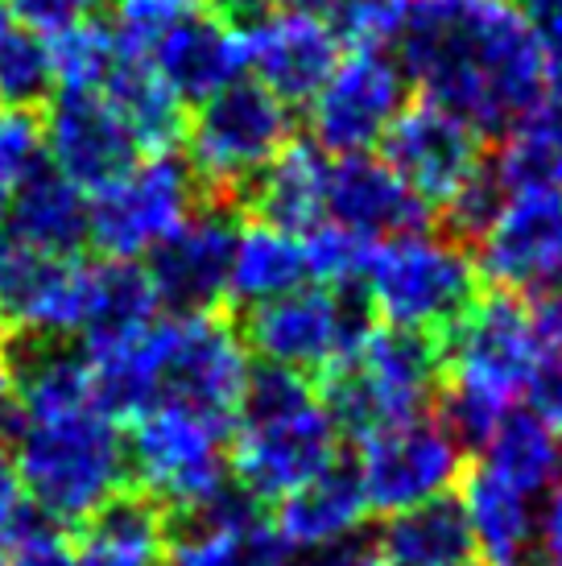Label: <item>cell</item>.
I'll return each instance as SVG.
<instances>
[{"mask_svg": "<svg viewBox=\"0 0 562 566\" xmlns=\"http://www.w3.org/2000/svg\"><path fill=\"white\" fill-rule=\"evenodd\" d=\"M397 63L422 99L480 137H500L547 95V54L513 0H414Z\"/></svg>", "mask_w": 562, "mask_h": 566, "instance_id": "6da1fadb", "label": "cell"}, {"mask_svg": "<svg viewBox=\"0 0 562 566\" xmlns=\"http://www.w3.org/2000/svg\"><path fill=\"white\" fill-rule=\"evenodd\" d=\"M87 364L95 401L116 422H133L154 406H187L236 426L252 373L240 331L219 315H162L145 335L95 352Z\"/></svg>", "mask_w": 562, "mask_h": 566, "instance_id": "7a4b0ae2", "label": "cell"}, {"mask_svg": "<svg viewBox=\"0 0 562 566\" xmlns=\"http://www.w3.org/2000/svg\"><path fill=\"white\" fill-rule=\"evenodd\" d=\"M0 442L9 447L30 509L50 525H87L128 488L125 430L95 397L54 409H0Z\"/></svg>", "mask_w": 562, "mask_h": 566, "instance_id": "3957f363", "label": "cell"}, {"mask_svg": "<svg viewBox=\"0 0 562 566\" xmlns=\"http://www.w3.org/2000/svg\"><path fill=\"white\" fill-rule=\"evenodd\" d=\"M344 430L311 377L261 364L249 373L232 426V480L252 501H281L340 463Z\"/></svg>", "mask_w": 562, "mask_h": 566, "instance_id": "277c9868", "label": "cell"}, {"mask_svg": "<svg viewBox=\"0 0 562 566\" xmlns=\"http://www.w3.org/2000/svg\"><path fill=\"white\" fill-rule=\"evenodd\" d=\"M443 344L447 394L438 418L464 447H480L525 401L542 352L538 315L525 298L497 290L476 302Z\"/></svg>", "mask_w": 562, "mask_h": 566, "instance_id": "5b68a950", "label": "cell"}, {"mask_svg": "<svg viewBox=\"0 0 562 566\" xmlns=\"http://www.w3.org/2000/svg\"><path fill=\"white\" fill-rule=\"evenodd\" d=\"M480 282L476 252H468L464 240L414 228L376 244L360 285L381 327L447 339L455 323L480 302Z\"/></svg>", "mask_w": 562, "mask_h": 566, "instance_id": "8992f818", "label": "cell"}, {"mask_svg": "<svg viewBox=\"0 0 562 566\" xmlns=\"http://www.w3.org/2000/svg\"><path fill=\"white\" fill-rule=\"evenodd\" d=\"M443 352L426 335L393 327H368L347 360L327 373L323 401L335 422L352 439H368L376 430L430 413Z\"/></svg>", "mask_w": 562, "mask_h": 566, "instance_id": "52a82bcc", "label": "cell"}, {"mask_svg": "<svg viewBox=\"0 0 562 566\" xmlns=\"http://www.w3.org/2000/svg\"><path fill=\"white\" fill-rule=\"evenodd\" d=\"M128 480L162 513H190L232 488V426L187 406H154L125 430Z\"/></svg>", "mask_w": 562, "mask_h": 566, "instance_id": "ba28073f", "label": "cell"}, {"mask_svg": "<svg viewBox=\"0 0 562 566\" xmlns=\"http://www.w3.org/2000/svg\"><path fill=\"white\" fill-rule=\"evenodd\" d=\"M294 108L249 75L204 99L187 120V166L216 199H232L266 174V166L294 142Z\"/></svg>", "mask_w": 562, "mask_h": 566, "instance_id": "9c48e42d", "label": "cell"}, {"mask_svg": "<svg viewBox=\"0 0 562 566\" xmlns=\"http://www.w3.org/2000/svg\"><path fill=\"white\" fill-rule=\"evenodd\" d=\"M199 178L174 154H145L87 195L92 244L108 261H149L199 211Z\"/></svg>", "mask_w": 562, "mask_h": 566, "instance_id": "30bf717a", "label": "cell"}, {"mask_svg": "<svg viewBox=\"0 0 562 566\" xmlns=\"http://www.w3.org/2000/svg\"><path fill=\"white\" fill-rule=\"evenodd\" d=\"M464 451L468 447L455 439L438 413H422L360 439L352 472L364 488L368 509L393 517L459 492L468 475Z\"/></svg>", "mask_w": 562, "mask_h": 566, "instance_id": "8fae6325", "label": "cell"}, {"mask_svg": "<svg viewBox=\"0 0 562 566\" xmlns=\"http://www.w3.org/2000/svg\"><path fill=\"white\" fill-rule=\"evenodd\" d=\"M368 331L364 311L347 290L306 282L281 294L273 302H261L244 315L240 339L261 364L290 368L302 377L340 368L347 352L360 344V335Z\"/></svg>", "mask_w": 562, "mask_h": 566, "instance_id": "7c38bea8", "label": "cell"}, {"mask_svg": "<svg viewBox=\"0 0 562 566\" xmlns=\"http://www.w3.org/2000/svg\"><path fill=\"white\" fill-rule=\"evenodd\" d=\"M409 80L389 50H347L311 104V142L331 154H373L406 112Z\"/></svg>", "mask_w": 562, "mask_h": 566, "instance_id": "4fadbf2b", "label": "cell"}, {"mask_svg": "<svg viewBox=\"0 0 562 566\" xmlns=\"http://www.w3.org/2000/svg\"><path fill=\"white\" fill-rule=\"evenodd\" d=\"M476 265L500 294H547L562 273V195L504 190L497 216L476 237Z\"/></svg>", "mask_w": 562, "mask_h": 566, "instance_id": "5bb4252c", "label": "cell"}, {"mask_svg": "<svg viewBox=\"0 0 562 566\" xmlns=\"http://www.w3.org/2000/svg\"><path fill=\"white\" fill-rule=\"evenodd\" d=\"M485 137L447 108L430 99L406 104L381 142V158L389 161L397 178L418 195L426 211L451 203L464 187H471L485 166Z\"/></svg>", "mask_w": 562, "mask_h": 566, "instance_id": "9a60e30c", "label": "cell"}, {"mask_svg": "<svg viewBox=\"0 0 562 566\" xmlns=\"http://www.w3.org/2000/svg\"><path fill=\"white\" fill-rule=\"evenodd\" d=\"M244 75L273 92L285 108H306L344 59V42L327 17L261 9L240 25Z\"/></svg>", "mask_w": 562, "mask_h": 566, "instance_id": "2e32d148", "label": "cell"}, {"mask_svg": "<svg viewBox=\"0 0 562 566\" xmlns=\"http://www.w3.org/2000/svg\"><path fill=\"white\" fill-rule=\"evenodd\" d=\"M92 265L79 256L13 249L0 265V318L25 344H63L83 331Z\"/></svg>", "mask_w": 562, "mask_h": 566, "instance_id": "e0dca14e", "label": "cell"}, {"mask_svg": "<svg viewBox=\"0 0 562 566\" xmlns=\"http://www.w3.org/2000/svg\"><path fill=\"white\" fill-rule=\"evenodd\" d=\"M236 232L223 207L204 203L145 261L166 315H216L219 302H228Z\"/></svg>", "mask_w": 562, "mask_h": 566, "instance_id": "ac0fdd59", "label": "cell"}, {"mask_svg": "<svg viewBox=\"0 0 562 566\" xmlns=\"http://www.w3.org/2000/svg\"><path fill=\"white\" fill-rule=\"evenodd\" d=\"M240 484L223 488L207 504L178 513L170 530V566H294L273 517Z\"/></svg>", "mask_w": 562, "mask_h": 566, "instance_id": "d6986e66", "label": "cell"}, {"mask_svg": "<svg viewBox=\"0 0 562 566\" xmlns=\"http://www.w3.org/2000/svg\"><path fill=\"white\" fill-rule=\"evenodd\" d=\"M42 128L50 170L63 174L66 182H75L87 195L145 158L104 92H54Z\"/></svg>", "mask_w": 562, "mask_h": 566, "instance_id": "ffe728a7", "label": "cell"}, {"mask_svg": "<svg viewBox=\"0 0 562 566\" xmlns=\"http://www.w3.org/2000/svg\"><path fill=\"white\" fill-rule=\"evenodd\" d=\"M183 104H204L216 92L244 80V42L240 25L216 9H183L149 59Z\"/></svg>", "mask_w": 562, "mask_h": 566, "instance_id": "44dd1931", "label": "cell"}, {"mask_svg": "<svg viewBox=\"0 0 562 566\" xmlns=\"http://www.w3.org/2000/svg\"><path fill=\"white\" fill-rule=\"evenodd\" d=\"M327 220L381 244L422 228L426 203L381 154H347V158H331Z\"/></svg>", "mask_w": 562, "mask_h": 566, "instance_id": "7402d4cb", "label": "cell"}, {"mask_svg": "<svg viewBox=\"0 0 562 566\" xmlns=\"http://www.w3.org/2000/svg\"><path fill=\"white\" fill-rule=\"evenodd\" d=\"M273 513L281 542L302 558V554H319L331 546L356 542L360 525L368 517V501L360 488L352 468H327V472L311 475L306 484L285 492Z\"/></svg>", "mask_w": 562, "mask_h": 566, "instance_id": "603a6c76", "label": "cell"}, {"mask_svg": "<svg viewBox=\"0 0 562 566\" xmlns=\"http://www.w3.org/2000/svg\"><path fill=\"white\" fill-rule=\"evenodd\" d=\"M327 187L331 154H323L314 142H290L244 195H249L257 220L306 237L311 228L327 220Z\"/></svg>", "mask_w": 562, "mask_h": 566, "instance_id": "cb8c5ba5", "label": "cell"}, {"mask_svg": "<svg viewBox=\"0 0 562 566\" xmlns=\"http://www.w3.org/2000/svg\"><path fill=\"white\" fill-rule=\"evenodd\" d=\"M162 311L149 269L140 261H104L92 265V290H87V315H83V352H108L128 339H137L154 327Z\"/></svg>", "mask_w": 562, "mask_h": 566, "instance_id": "d4e9b609", "label": "cell"}, {"mask_svg": "<svg viewBox=\"0 0 562 566\" xmlns=\"http://www.w3.org/2000/svg\"><path fill=\"white\" fill-rule=\"evenodd\" d=\"M459 513L468 521L480 558L492 566H513L533 551L538 537V504L517 488L500 484L485 468H471L459 484Z\"/></svg>", "mask_w": 562, "mask_h": 566, "instance_id": "484cf974", "label": "cell"}, {"mask_svg": "<svg viewBox=\"0 0 562 566\" xmlns=\"http://www.w3.org/2000/svg\"><path fill=\"white\" fill-rule=\"evenodd\" d=\"M4 220L13 228L17 249L75 256L79 244L92 237V207L87 190L66 182L63 174L42 170L25 190L4 203Z\"/></svg>", "mask_w": 562, "mask_h": 566, "instance_id": "4316f807", "label": "cell"}, {"mask_svg": "<svg viewBox=\"0 0 562 566\" xmlns=\"http://www.w3.org/2000/svg\"><path fill=\"white\" fill-rule=\"evenodd\" d=\"M75 566H170L166 513L145 496H116L83 525L75 542Z\"/></svg>", "mask_w": 562, "mask_h": 566, "instance_id": "83f0119b", "label": "cell"}, {"mask_svg": "<svg viewBox=\"0 0 562 566\" xmlns=\"http://www.w3.org/2000/svg\"><path fill=\"white\" fill-rule=\"evenodd\" d=\"M373 551L385 566H480L476 537L451 496L385 517Z\"/></svg>", "mask_w": 562, "mask_h": 566, "instance_id": "f1b7e54d", "label": "cell"}, {"mask_svg": "<svg viewBox=\"0 0 562 566\" xmlns=\"http://www.w3.org/2000/svg\"><path fill=\"white\" fill-rule=\"evenodd\" d=\"M306 282H311V265H306L302 237L266 220H252L236 232L228 302L252 311V306L281 298V294H290Z\"/></svg>", "mask_w": 562, "mask_h": 566, "instance_id": "f546056e", "label": "cell"}, {"mask_svg": "<svg viewBox=\"0 0 562 566\" xmlns=\"http://www.w3.org/2000/svg\"><path fill=\"white\" fill-rule=\"evenodd\" d=\"M476 451H480L476 468H485L500 484L517 488L533 501H542L562 480V434L533 409L517 406Z\"/></svg>", "mask_w": 562, "mask_h": 566, "instance_id": "4dcf8cb0", "label": "cell"}, {"mask_svg": "<svg viewBox=\"0 0 562 566\" xmlns=\"http://www.w3.org/2000/svg\"><path fill=\"white\" fill-rule=\"evenodd\" d=\"M104 99L125 120L140 154H170L174 142L187 133V104L149 63L116 54V66L104 83Z\"/></svg>", "mask_w": 562, "mask_h": 566, "instance_id": "1f68e13d", "label": "cell"}, {"mask_svg": "<svg viewBox=\"0 0 562 566\" xmlns=\"http://www.w3.org/2000/svg\"><path fill=\"white\" fill-rule=\"evenodd\" d=\"M488 174L500 190H554L562 195V104L542 99L500 133Z\"/></svg>", "mask_w": 562, "mask_h": 566, "instance_id": "d6a6232c", "label": "cell"}, {"mask_svg": "<svg viewBox=\"0 0 562 566\" xmlns=\"http://www.w3.org/2000/svg\"><path fill=\"white\" fill-rule=\"evenodd\" d=\"M54 92L46 33L21 25L17 17L0 21V108H33Z\"/></svg>", "mask_w": 562, "mask_h": 566, "instance_id": "836d02e7", "label": "cell"}, {"mask_svg": "<svg viewBox=\"0 0 562 566\" xmlns=\"http://www.w3.org/2000/svg\"><path fill=\"white\" fill-rule=\"evenodd\" d=\"M50 42V66H54V92H104L112 66H116V42L108 25L79 21L71 30H59Z\"/></svg>", "mask_w": 562, "mask_h": 566, "instance_id": "e575fe53", "label": "cell"}, {"mask_svg": "<svg viewBox=\"0 0 562 566\" xmlns=\"http://www.w3.org/2000/svg\"><path fill=\"white\" fill-rule=\"evenodd\" d=\"M306 265H311V282L331 285V290H352V285L364 282L368 273V261L376 252V240L360 237L352 228H340V223L323 220L319 228H311L306 237Z\"/></svg>", "mask_w": 562, "mask_h": 566, "instance_id": "d590c367", "label": "cell"}, {"mask_svg": "<svg viewBox=\"0 0 562 566\" xmlns=\"http://www.w3.org/2000/svg\"><path fill=\"white\" fill-rule=\"evenodd\" d=\"M42 170H50L42 120L30 108H0V207Z\"/></svg>", "mask_w": 562, "mask_h": 566, "instance_id": "8d00e7d4", "label": "cell"}, {"mask_svg": "<svg viewBox=\"0 0 562 566\" xmlns=\"http://www.w3.org/2000/svg\"><path fill=\"white\" fill-rule=\"evenodd\" d=\"M183 9H187V4H178V0H116V4H112V21H108L116 54H121V59L149 63L157 42L166 38V30L178 21Z\"/></svg>", "mask_w": 562, "mask_h": 566, "instance_id": "74e56055", "label": "cell"}, {"mask_svg": "<svg viewBox=\"0 0 562 566\" xmlns=\"http://www.w3.org/2000/svg\"><path fill=\"white\" fill-rule=\"evenodd\" d=\"M414 0H340L335 33L352 50H397Z\"/></svg>", "mask_w": 562, "mask_h": 566, "instance_id": "f35d334b", "label": "cell"}, {"mask_svg": "<svg viewBox=\"0 0 562 566\" xmlns=\"http://www.w3.org/2000/svg\"><path fill=\"white\" fill-rule=\"evenodd\" d=\"M0 566H75V546L59 525L25 517V525L4 542Z\"/></svg>", "mask_w": 562, "mask_h": 566, "instance_id": "ab89813d", "label": "cell"}, {"mask_svg": "<svg viewBox=\"0 0 562 566\" xmlns=\"http://www.w3.org/2000/svg\"><path fill=\"white\" fill-rule=\"evenodd\" d=\"M525 401H530V409L542 422L554 426L562 434V339L542 335V352H538V364H533Z\"/></svg>", "mask_w": 562, "mask_h": 566, "instance_id": "60d3db41", "label": "cell"}, {"mask_svg": "<svg viewBox=\"0 0 562 566\" xmlns=\"http://www.w3.org/2000/svg\"><path fill=\"white\" fill-rule=\"evenodd\" d=\"M4 4L21 25L50 38V33L71 30L79 21H92L108 0H4Z\"/></svg>", "mask_w": 562, "mask_h": 566, "instance_id": "b9f144b4", "label": "cell"}, {"mask_svg": "<svg viewBox=\"0 0 562 566\" xmlns=\"http://www.w3.org/2000/svg\"><path fill=\"white\" fill-rule=\"evenodd\" d=\"M530 33L538 38V46L547 54V63L562 59V0H513Z\"/></svg>", "mask_w": 562, "mask_h": 566, "instance_id": "7bdbcfd3", "label": "cell"}, {"mask_svg": "<svg viewBox=\"0 0 562 566\" xmlns=\"http://www.w3.org/2000/svg\"><path fill=\"white\" fill-rule=\"evenodd\" d=\"M25 513H30V501H25V492H21V480H17L9 447L0 442V551H4V542L25 525Z\"/></svg>", "mask_w": 562, "mask_h": 566, "instance_id": "ee69618b", "label": "cell"}, {"mask_svg": "<svg viewBox=\"0 0 562 566\" xmlns=\"http://www.w3.org/2000/svg\"><path fill=\"white\" fill-rule=\"evenodd\" d=\"M533 554L542 566H562V480L550 488L542 504H538V537H533Z\"/></svg>", "mask_w": 562, "mask_h": 566, "instance_id": "f6af8a7d", "label": "cell"}, {"mask_svg": "<svg viewBox=\"0 0 562 566\" xmlns=\"http://www.w3.org/2000/svg\"><path fill=\"white\" fill-rule=\"evenodd\" d=\"M298 566H385V563L376 558L373 546H364V542H344V546H331V551L302 554V563Z\"/></svg>", "mask_w": 562, "mask_h": 566, "instance_id": "bcb514c9", "label": "cell"}, {"mask_svg": "<svg viewBox=\"0 0 562 566\" xmlns=\"http://www.w3.org/2000/svg\"><path fill=\"white\" fill-rule=\"evenodd\" d=\"M538 306H533V315H538V331L550 335V339H562V273L559 282L550 285L547 294H538Z\"/></svg>", "mask_w": 562, "mask_h": 566, "instance_id": "7dc6e473", "label": "cell"}, {"mask_svg": "<svg viewBox=\"0 0 562 566\" xmlns=\"http://www.w3.org/2000/svg\"><path fill=\"white\" fill-rule=\"evenodd\" d=\"M266 9H285V13H319L327 17L340 0H261Z\"/></svg>", "mask_w": 562, "mask_h": 566, "instance_id": "c3c4849f", "label": "cell"}, {"mask_svg": "<svg viewBox=\"0 0 562 566\" xmlns=\"http://www.w3.org/2000/svg\"><path fill=\"white\" fill-rule=\"evenodd\" d=\"M9 397H13V360H9L4 347H0V409L9 406Z\"/></svg>", "mask_w": 562, "mask_h": 566, "instance_id": "681fc988", "label": "cell"}, {"mask_svg": "<svg viewBox=\"0 0 562 566\" xmlns=\"http://www.w3.org/2000/svg\"><path fill=\"white\" fill-rule=\"evenodd\" d=\"M547 92L554 104H562V59L559 63H547Z\"/></svg>", "mask_w": 562, "mask_h": 566, "instance_id": "f907efd6", "label": "cell"}, {"mask_svg": "<svg viewBox=\"0 0 562 566\" xmlns=\"http://www.w3.org/2000/svg\"><path fill=\"white\" fill-rule=\"evenodd\" d=\"M17 249L13 240V228H9V220H4V207H0V265H4V256Z\"/></svg>", "mask_w": 562, "mask_h": 566, "instance_id": "816d5d0a", "label": "cell"}, {"mask_svg": "<svg viewBox=\"0 0 562 566\" xmlns=\"http://www.w3.org/2000/svg\"><path fill=\"white\" fill-rule=\"evenodd\" d=\"M178 4H187V9H207V4H232V0H178Z\"/></svg>", "mask_w": 562, "mask_h": 566, "instance_id": "f5cc1de1", "label": "cell"}, {"mask_svg": "<svg viewBox=\"0 0 562 566\" xmlns=\"http://www.w3.org/2000/svg\"><path fill=\"white\" fill-rule=\"evenodd\" d=\"M4 17H9V4H4V0H0V21H4Z\"/></svg>", "mask_w": 562, "mask_h": 566, "instance_id": "db71d44e", "label": "cell"}, {"mask_svg": "<svg viewBox=\"0 0 562 566\" xmlns=\"http://www.w3.org/2000/svg\"><path fill=\"white\" fill-rule=\"evenodd\" d=\"M0 335H4V318H0Z\"/></svg>", "mask_w": 562, "mask_h": 566, "instance_id": "11a10c76", "label": "cell"}, {"mask_svg": "<svg viewBox=\"0 0 562 566\" xmlns=\"http://www.w3.org/2000/svg\"><path fill=\"white\" fill-rule=\"evenodd\" d=\"M513 566H521V563H513Z\"/></svg>", "mask_w": 562, "mask_h": 566, "instance_id": "9f6ffc18", "label": "cell"}]
</instances>
